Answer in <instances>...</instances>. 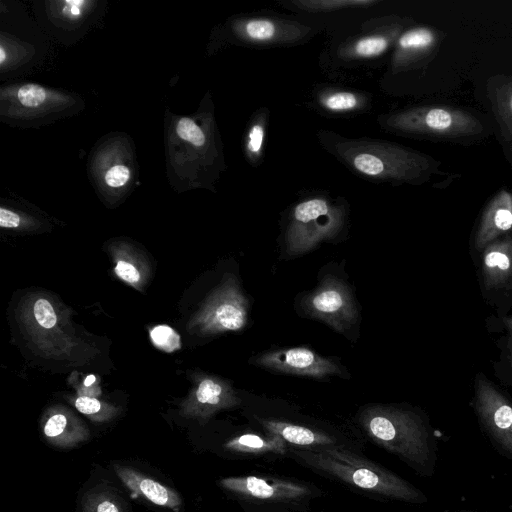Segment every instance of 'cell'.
<instances>
[{
  "mask_svg": "<svg viewBox=\"0 0 512 512\" xmlns=\"http://www.w3.org/2000/svg\"><path fill=\"white\" fill-rule=\"evenodd\" d=\"M115 273L119 278L131 284L136 283L140 278L138 270L132 264L122 260L117 262Z\"/></svg>",
  "mask_w": 512,
  "mask_h": 512,
  "instance_id": "f546056e",
  "label": "cell"
},
{
  "mask_svg": "<svg viewBox=\"0 0 512 512\" xmlns=\"http://www.w3.org/2000/svg\"><path fill=\"white\" fill-rule=\"evenodd\" d=\"M377 3L374 0H331V1H302L298 2L300 5H305L308 9L315 10H328L337 9L345 6H357V5H371Z\"/></svg>",
  "mask_w": 512,
  "mask_h": 512,
  "instance_id": "cb8c5ba5",
  "label": "cell"
},
{
  "mask_svg": "<svg viewBox=\"0 0 512 512\" xmlns=\"http://www.w3.org/2000/svg\"><path fill=\"white\" fill-rule=\"evenodd\" d=\"M512 229V193L499 191L487 204L476 233L477 248H485L501 234Z\"/></svg>",
  "mask_w": 512,
  "mask_h": 512,
  "instance_id": "ba28073f",
  "label": "cell"
},
{
  "mask_svg": "<svg viewBox=\"0 0 512 512\" xmlns=\"http://www.w3.org/2000/svg\"><path fill=\"white\" fill-rule=\"evenodd\" d=\"M247 36L254 40H268L275 35V25L265 19H254L245 26Z\"/></svg>",
  "mask_w": 512,
  "mask_h": 512,
  "instance_id": "603a6c76",
  "label": "cell"
},
{
  "mask_svg": "<svg viewBox=\"0 0 512 512\" xmlns=\"http://www.w3.org/2000/svg\"><path fill=\"white\" fill-rule=\"evenodd\" d=\"M305 310L338 332L347 330L357 318V308L348 286L328 277L304 300Z\"/></svg>",
  "mask_w": 512,
  "mask_h": 512,
  "instance_id": "3957f363",
  "label": "cell"
},
{
  "mask_svg": "<svg viewBox=\"0 0 512 512\" xmlns=\"http://www.w3.org/2000/svg\"><path fill=\"white\" fill-rule=\"evenodd\" d=\"M263 128L260 125H255L249 133L248 149L253 153H258L262 146L263 141Z\"/></svg>",
  "mask_w": 512,
  "mask_h": 512,
  "instance_id": "4dcf8cb0",
  "label": "cell"
},
{
  "mask_svg": "<svg viewBox=\"0 0 512 512\" xmlns=\"http://www.w3.org/2000/svg\"><path fill=\"white\" fill-rule=\"evenodd\" d=\"M74 405L79 412L89 416L98 415L102 410L101 403L88 396L78 397Z\"/></svg>",
  "mask_w": 512,
  "mask_h": 512,
  "instance_id": "f1b7e54d",
  "label": "cell"
},
{
  "mask_svg": "<svg viewBox=\"0 0 512 512\" xmlns=\"http://www.w3.org/2000/svg\"><path fill=\"white\" fill-rule=\"evenodd\" d=\"M263 426L272 434L280 436L284 441L300 446L328 445L333 440L322 433L291 423L261 420Z\"/></svg>",
  "mask_w": 512,
  "mask_h": 512,
  "instance_id": "5bb4252c",
  "label": "cell"
},
{
  "mask_svg": "<svg viewBox=\"0 0 512 512\" xmlns=\"http://www.w3.org/2000/svg\"><path fill=\"white\" fill-rule=\"evenodd\" d=\"M369 436L381 446L424 470L433 464L428 431L412 412L392 407L374 406L361 415Z\"/></svg>",
  "mask_w": 512,
  "mask_h": 512,
  "instance_id": "6da1fadb",
  "label": "cell"
},
{
  "mask_svg": "<svg viewBox=\"0 0 512 512\" xmlns=\"http://www.w3.org/2000/svg\"><path fill=\"white\" fill-rule=\"evenodd\" d=\"M483 276L487 288L498 287L512 276V240L493 241L484 248Z\"/></svg>",
  "mask_w": 512,
  "mask_h": 512,
  "instance_id": "8fae6325",
  "label": "cell"
},
{
  "mask_svg": "<svg viewBox=\"0 0 512 512\" xmlns=\"http://www.w3.org/2000/svg\"><path fill=\"white\" fill-rule=\"evenodd\" d=\"M20 103L28 108L40 106L47 97L46 90L36 84H26L19 88L17 93Z\"/></svg>",
  "mask_w": 512,
  "mask_h": 512,
  "instance_id": "ffe728a7",
  "label": "cell"
},
{
  "mask_svg": "<svg viewBox=\"0 0 512 512\" xmlns=\"http://www.w3.org/2000/svg\"><path fill=\"white\" fill-rule=\"evenodd\" d=\"M130 177V171L125 165H115L111 167L104 176L105 182L110 187H120L127 183Z\"/></svg>",
  "mask_w": 512,
  "mask_h": 512,
  "instance_id": "83f0119b",
  "label": "cell"
},
{
  "mask_svg": "<svg viewBox=\"0 0 512 512\" xmlns=\"http://www.w3.org/2000/svg\"><path fill=\"white\" fill-rule=\"evenodd\" d=\"M256 365L280 373L308 376L317 379L339 375L340 368L332 360L306 347L272 350L259 355Z\"/></svg>",
  "mask_w": 512,
  "mask_h": 512,
  "instance_id": "8992f818",
  "label": "cell"
},
{
  "mask_svg": "<svg viewBox=\"0 0 512 512\" xmlns=\"http://www.w3.org/2000/svg\"><path fill=\"white\" fill-rule=\"evenodd\" d=\"M5 59H6V53H5L4 47L1 46L0 47V64L1 65H3Z\"/></svg>",
  "mask_w": 512,
  "mask_h": 512,
  "instance_id": "836d02e7",
  "label": "cell"
},
{
  "mask_svg": "<svg viewBox=\"0 0 512 512\" xmlns=\"http://www.w3.org/2000/svg\"><path fill=\"white\" fill-rule=\"evenodd\" d=\"M34 316L38 324L44 328H52L57 321L56 314L50 302L38 299L34 304Z\"/></svg>",
  "mask_w": 512,
  "mask_h": 512,
  "instance_id": "484cf974",
  "label": "cell"
},
{
  "mask_svg": "<svg viewBox=\"0 0 512 512\" xmlns=\"http://www.w3.org/2000/svg\"><path fill=\"white\" fill-rule=\"evenodd\" d=\"M94 381H95V377H94L93 375H89V376L86 378V380H85L84 384H85V386H89V385H91Z\"/></svg>",
  "mask_w": 512,
  "mask_h": 512,
  "instance_id": "e575fe53",
  "label": "cell"
},
{
  "mask_svg": "<svg viewBox=\"0 0 512 512\" xmlns=\"http://www.w3.org/2000/svg\"><path fill=\"white\" fill-rule=\"evenodd\" d=\"M178 136L195 146H202L205 142V135L201 128L191 119L182 118L176 126Z\"/></svg>",
  "mask_w": 512,
  "mask_h": 512,
  "instance_id": "44dd1931",
  "label": "cell"
},
{
  "mask_svg": "<svg viewBox=\"0 0 512 512\" xmlns=\"http://www.w3.org/2000/svg\"><path fill=\"white\" fill-rule=\"evenodd\" d=\"M403 122L407 128L445 138L472 136L483 130L475 116L447 106L415 110L408 113Z\"/></svg>",
  "mask_w": 512,
  "mask_h": 512,
  "instance_id": "5b68a950",
  "label": "cell"
},
{
  "mask_svg": "<svg viewBox=\"0 0 512 512\" xmlns=\"http://www.w3.org/2000/svg\"><path fill=\"white\" fill-rule=\"evenodd\" d=\"M65 3L70 5V14L76 17L81 14V6L85 4V1H66Z\"/></svg>",
  "mask_w": 512,
  "mask_h": 512,
  "instance_id": "d6a6232c",
  "label": "cell"
},
{
  "mask_svg": "<svg viewBox=\"0 0 512 512\" xmlns=\"http://www.w3.org/2000/svg\"><path fill=\"white\" fill-rule=\"evenodd\" d=\"M353 163L357 170L371 176L379 175L384 169L383 162L372 154H359L354 158Z\"/></svg>",
  "mask_w": 512,
  "mask_h": 512,
  "instance_id": "d4e9b609",
  "label": "cell"
},
{
  "mask_svg": "<svg viewBox=\"0 0 512 512\" xmlns=\"http://www.w3.org/2000/svg\"><path fill=\"white\" fill-rule=\"evenodd\" d=\"M248 303L235 283H230L211 307V326L219 331H237L247 322Z\"/></svg>",
  "mask_w": 512,
  "mask_h": 512,
  "instance_id": "9c48e42d",
  "label": "cell"
},
{
  "mask_svg": "<svg viewBox=\"0 0 512 512\" xmlns=\"http://www.w3.org/2000/svg\"><path fill=\"white\" fill-rule=\"evenodd\" d=\"M227 490L257 499H292L307 492L304 487L286 481H267L255 476L229 477L220 481Z\"/></svg>",
  "mask_w": 512,
  "mask_h": 512,
  "instance_id": "52a82bcc",
  "label": "cell"
},
{
  "mask_svg": "<svg viewBox=\"0 0 512 512\" xmlns=\"http://www.w3.org/2000/svg\"><path fill=\"white\" fill-rule=\"evenodd\" d=\"M506 325H507L510 329H512V317H510V318L506 319Z\"/></svg>",
  "mask_w": 512,
  "mask_h": 512,
  "instance_id": "d590c367",
  "label": "cell"
},
{
  "mask_svg": "<svg viewBox=\"0 0 512 512\" xmlns=\"http://www.w3.org/2000/svg\"><path fill=\"white\" fill-rule=\"evenodd\" d=\"M324 105L334 111L349 110L357 105V99L351 93L341 92L326 98Z\"/></svg>",
  "mask_w": 512,
  "mask_h": 512,
  "instance_id": "4316f807",
  "label": "cell"
},
{
  "mask_svg": "<svg viewBox=\"0 0 512 512\" xmlns=\"http://www.w3.org/2000/svg\"><path fill=\"white\" fill-rule=\"evenodd\" d=\"M198 406L203 408L201 414L209 415L219 408L238 405L240 399L226 384H221L211 378L200 382L195 393Z\"/></svg>",
  "mask_w": 512,
  "mask_h": 512,
  "instance_id": "4fadbf2b",
  "label": "cell"
},
{
  "mask_svg": "<svg viewBox=\"0 0 512 512\" xmlns=\"http://www.w3.org/2000/svg\"><path fill=\"white\" fill-rule=\"evenodd\" d=\"M462 512H468V511H462Z\"/></svg>",
  "mask_w": 512,
  "mask_h": 512,
  "instance_id": "8d00e7d4",
  "label": "cell"
},
{
  "mask_svg": "<svg viewBox=\"0 0 512 512\" xmlns=\"http://www.w3.org/2000/svg\"><path fill=\"white\" fill-rule=\"evenodd\" d=\"M83 512H122L116 497L106 491L89 493L83 500Z\"/></svg>",
  "mask_w": 512,
  "mask_h": 512,
  "instance_id": "ac0fdd59",
  "label": "cell"
},
{
  "mask_svg": "<svg viewBox=\"0 0 512 512\" xmlns=\"http://www.w3.org/2000/svg\"><path fill=\"white\" fill-rule=\"evenodd\" d=\"M115 471L124 485L132 491L133 495L141 496L158 506L167 507L174 511L179 510L182 503L181 498L171 488L130 467L116 465Z\"/></svg>",
  "mask_w": 512,
  "mask_h": 512,
  "instance_id": "30bf717a",
  "label": "cell"
},
{
  "mask_svg": "<svg viewBox=\"0 0 512 512\" xmlns=\"http://www.w3.org/2000/svg\"><path fill=\"white\" fill-rule=\"evenodd\" d=\"M495 113L512 141V80L499 86L493 96Z\"/></svg>",
  "mask_w": 512,
  "mask_h": 512,
  "instance_id": "e0dca14e",
  "label": "cell"
},
{
  "mask_svg": "<svg viewBox=\"0 0 512 512\" xmlns=\"http://www.w3.org/2000/svg\"><path fill=\"white\" fill-rule=\"evenodd\" d=\"M43 433L50 443L61 448H72L89 436L81 424L62 412H56L47 418Z\"/></svg>",
  "mask_w": 512,
  "mask_h": 512,
  "instance_id": "7c38bea8",
  "label": "cell"
},
{
  "mask_svg": "<svg viewBox=\"0 0 512 512\" xmlns=\"http://www.w3.org/2000/svg\"><path fill=\"white\" fill-rule=\"evenodd\" d=\"M20 224V217L15 212L0 208V226L2 228H16Z\"/></svg>",
  "mask_w": 512,
  "mask_h": 512,
  "instance_id": "1f68e13d",
  "label": "cell"
},
{
  "mask_svg": "<svg viewBox=\"0 0 512 512\" xmlns=\"http://www.w3.org/2000/svg\"><path fill=\"white\" fill-rule=\"evenodd\" d=\"M475 392V407L483 427L495 445L512 458V403L481 375Z\"/></svg>",
  "mask_w": 512,
  "mask_h": 512,
  "instance_id": "277c9868",
  "label": "cell"
},
{
  "mask_svg": "<svg viewBox=\"0 0 512 512\" xmlns=\"http://www.w3.org/2000/svg\"><path fill=\"white\" fill-rule=\"evenodd\" d=\"M225 447L235 452L248 454H261L266 452L283 454L285 452L284 440L276 434H272L270 437H262L256 434H243L229 440L225 444Z\"/></svg>",
  "mask_w": 512,
  "mask_h": 512,
  "instance_id": "9a60e30c",
  "label": "cell"
},
{
  "mask_svg": "<svg viewBox=\"0 0 512 512\" xmlns=\"http://www.w3.org/2000/svg\"><path fill=\"white\" fill-rule=\"evenodd\" d=\"M388 40L381 36H370L359 40L355 45V52L363 57L381 54L387 49Z\"/></svg>",
  "mask_w": 512,
  "mask_h": 512,
  "instance_id": "7402d4cb",
  "label": "cell"
},
{
  "mask_svg": "<svg viewBox=\"0 0 512 512\" xmlns=\"http://www.w3.org/2000/svg\"><path fill=\"white\" fill-rule=\"evenodd\" d=\"M152 343L166 352H173L180 348L178 333L168 325H158L150 331Z\"/></svg>",
  "mask_w": 512,
  "mask_h": 512,
  "instance_id": "d6986e66",
  "label": "cell"
},
{
  "mask_svg": "<svg viewBox=\"0 0 512 512\" xmlns=\"http://www.w3.org/2000/svg\"><path fill=\"white\" fill-rule=\"evenodd\" d=\"M439 41V35L427 27L414 28L405 32L398 40V46L406 55L431 51Z\"/></svg>",
  "mask_w": 512,
  "mask_h": 512,
  "instance_id": "2e32d148",
  "label": "cell"
},
{
  "mask_svg": "<svg viewBox=\"0 0 512 512\" xmlns=\"http://www.w3.org/2000/svg\"><path fill=\"white\" fill-rule=\"evenodd\" d=\"M304 460L356 487L384 496L409 501L424 502V495L408 482L366 462L349 452L339 449L297 452Z\"/></svg>",
  "mask_w": 512,
  "mask_h": 512,
  "instance_id": "7a4b0ae2",
  "label": "cell"
}]
</instances>
